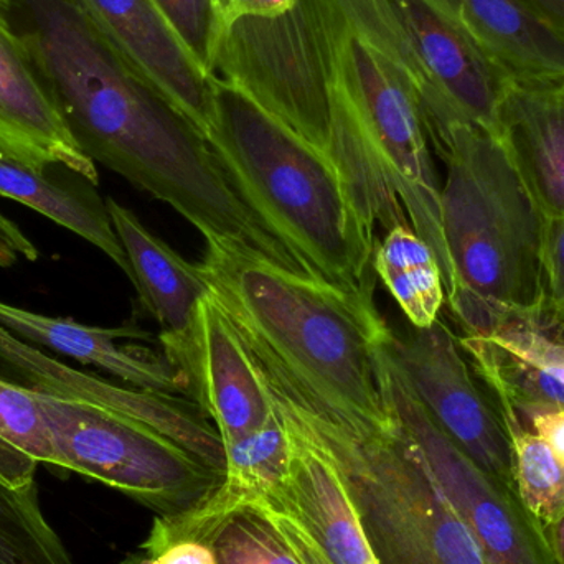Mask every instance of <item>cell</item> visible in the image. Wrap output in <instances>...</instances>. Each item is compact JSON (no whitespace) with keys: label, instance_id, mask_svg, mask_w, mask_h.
Listing matches in <instances>:
<instances>
[{"label":"cell","instance_id":"obj_3","mask_svg":"<svg viewBox=\"0 0 564 564\" xmlns=\"http://www.w3.org/2000/svg\"><path fill=\"white\" fill-rule=\"evenodd\" d=\"M207 141L245 204L315 278L373 299L377 231L330 159L212 76Z\"/></svg>","mask_w":564,"mask_h":564},{"label":"cell","instance_id":"obj_4","mask_svg":"<svg viewBox=\"0 0 564 564\" xmlns=\"http://www.w3.org/2000/svg\"><path fill=\"white\" fill-rule=\"evenodd\" d=\"M430 142L447 169L441 187L446 297L464 334L489 335L507 318L543 315L549 218L502 142L473 124H453Z\"/></svg>","mask_w":564,"mask_h":564},{"label":"cell","instance_id":"obj_27","mask_svg":"<svg viewBox=\"0 0 564 564\" xmlns=\"http://www.w3.org/2000/svg\"><path fill=\"white\" fill-rule=\"evenodd\" d=\"M484 337L564 387V332L545 315L507 318Z\"/></svg>","mask_w":564,"mask_h":564},{"label":"cell","instance_id":"obj_26","mask_svg":"<svg viewBox=\"0 0 564 564\" xmlns=\"http://www.w3.org/2000/svg\"><path fill=\"white\" fill-rule=\"evenodd\" d=\"M0 564H73L43 517L36 484L13 489L0 480Z\"/></svg>","mask_w":564,"mask_h":564},{"label":"cell","instance_id":"obj_15","mask_svg":"<svg viewBox=\"0 0 564 564\" xmlns=\"http://www.w3.org/2000/svg\"><path fill=\"white\" fill-rule=\"evenodd\" d=\"M0 155L40 172L58 165L99 184L95 162L76 142L25 36L10 22L7 0H0Z\"/></svg>","mask_w":564,"mask_h":564},{"label":"cell","instance_id":"obj_18","mask_svg":"<svg viewBox=\"0 0 564 564\" xmlns=\"http://www.w3.org/2000/svg\"><path fill=\"white\" fill-rule=\"evenodd\" d=\"M105 202L131 264V282L149 314L161 325L162 348L178 367L191 340L198 305L210 294V284L200 264L184 260L152 234L134 212L112 197Z\"/></svg>","mask_w":564,"mask_h":564},{"label":"cell","instance_id":"obj_2","mask_svg":"<svg viewBox=\"0 0 564 564\" xmlns=\"http://www.w3.org/2000/svg\"><path fill=\"white\" fill-rule=\"evenodd\" d=\"M200 268L268 377L344 426L388 423L377 354L391 330L373 299L217 243Z\"/></svg>","mask_w":564,"mask_h":564},{"label":"cell","instance_id":"obj_17","mask_svg":"<svg viewBox=\"0 0 564 564\" xmlns=\"http://www.w3.org/2000/svg\"><path fill=\"white\" fill-rule=\"evenodd\" d=\"M496 135L549 220H564V79L510 78Z\"/></svg>","mask_w":564,"mask_h":564},{"label":"cell","instance_id":"obj_31","mask_svg":"<svg viewBox=\"0 0 564 564\" xmlns=\"http://www.w3.org/2000/svg\"><path fill=\"white\" fill-rule=\"evenodd\" d=\"M503 408L517 414L520 423L542 437L555 456L564 463V406L560 404H522L517 408Z\"/></svg>","mask_w":564,"mask_h":564},{"label":"cell","instance_id":"obj_35","mask_svg":"<svg viewBox=\"0 0 564 564\" xmlns=\"http://www.w3.org/2000/svg\"><path fill=\"white\" fill-rule=\"evenodd\" d=\"M295 0H228L224 22L235 17H276L288 12Z\"/></svg>","mask_w":564,"mask_h":564},{"label":"cell","instance_id":"obj_37","mask_svg":"<svg viewBox=\"0 0 564 564\" xmlns=\"http://www.w3.org/2000/svg\"><path fill=\"white\" fill-rule=\"evenodd\" d=\"M550 546L558 564H564V516L546 529Z\"/></svg>","mask_w":564,"mask_h":564},{"label":"cell","instance_id":"obj_38","mask_svg":"<svg viewBox=\"0 0 564 564\" xmlns=\"http://www.w3.org/2000/svg\"><path fill=\"white\" fill-rule=\"evenodd\" d=\"M19 254L13 251V248L0 237V268H10L17 263Z\"/></svg>","mask_w":564,"mask_h":564},{"label":"cell","instance_id":"obj_23","mask_svg":"<svg viewBox=\"0 0 564 564\" xmlns=\"http://www.w3.org/2000/svg\"><path fill=\"white\" fill-rule=\"evenodd\" d=\"M373 270L414 328L440 321L446 301L440 261L411 225H397L388 231L375 251Z\"/></svg>","mask_w":564,"mask_h":564},{"label":"cell","instance_id":"obj_19","mask_svg":"<svg viewBox=\"0 0 564 564\" xmlns=\"http://www.w3.org/2000/svg\"><path fill=\"white\" fill-rule=\"evenodd\" d=\"M285 424L292 441L288 476L258 499L292 517L328 563L378 564L334 467L288 421Z\"/></svg>","mask_w":564,"mask_h":564},{"label":"cell","instance_id":"obj_28","mask_svg":"<svg viewBox=\"0 0 564 564\" xmlns=\"http://www.w3.org/2000/svg\"><path fill=\"white\" fill-rule=\"evenodd\" d=\"M0 437L36 463L53 464L52 440L35 391L0 378Z\"/></svg>","mask_w":564,"mask_h":564},{"label":"cell","instance_id":"obj_10","mask_svg":"<svg viewBox=\"0 0 564 564\" xmlns=\"http://www.w3.org/2000/svg\"><path fill=\"white\" fill-rule=\"evenodd\" d=\"M390 338V337H388ZM377 354L384 404L406 431L460 519L492 564H558L549 535L516 489L480 469L426 413L388 351Z\"/></svg>","mask_w":564,"mask_h":564},{"label":"cell","instance_id":"obj_12","mask_svg":"<svg viewBox=\"0 0 564 564\" xmlns=\"http://www.w3.org/2000/svg\"><path fill=\"white\" fill-rule=\"evenodd\" d=\"M0 364L25 381L30 390L105 408L141 421L184 447L208 469L227 476V456L220 433L202 408L187 398L119 387L105 378L76 370L65 361L50 357L42 348L15 337L2 325Z\"/></svg>","mask_w":564,"mask_h":564},{"label":"cell","instance_id":"obj_40","mask_svg":"<svg viewBox=\"0 0 564 564\" xmlns=\"http://www.w3.org/2000/svg\"><path fill=\"white\" fill-rule=\"evenodd\" d=\"M228 0H220L221 10H225V7H227Z\"/></svg>","mask_w":564,"mask_h":564},{"label":"cell","instance_id":"obj_21","mask_svg":"<svg viewBox=\"0 0 564 564\" xmlns=\"http://www.w3.org/2000/svg\"><path fill=\"white\" fill-rule=\"evenodd\" d=\"M512 78L564 79V35L527 0H451Z\"/></svg>","mask_w":564,"mask_h":564},{"label":"cell","instance_id":"obj_11","mask_svg":"<svg viewBox=\"0 0 564 564\" xmlns=\"http://www.w3.org/2000/svg\"><path fill=\"white\" fill-rule=\"evenodd\" d=\"M391 360L434 423L480 467L516 489L512 444L502 414L474 380L459 338L441 321L388 338Z\"/></svg>","mask_w":564,"mask_h":564},{"label":"cell","instance_id":"obj_7","mask_svg":"<svg viewBox=\"0 0 564 564\" xmlns=\"http://www.w3.org/2000/svg\"><path fill=\"white\" fill-rule=\"evenodd\" d=\"M355 35L390 59L413 86L427 135L453 124L496 134L512 76L467 29L451 0H334Z\"/></svg>","mask_w":564,"mask_h":564},{"label":"cell","instance_id":"obj_36","mask_svg":"<svg viewBox=\"0 0 564 564\" xmlns=\"http://www.w3.org/2000/svg\"><path fill=\"white\" fill-rule=\"evenodd\" d=\"M527 2L564 35V0H527Z\"/></svg>","mask_w":564,"mask_h":564},{"label":"cell","instance_id":"obj_9","mask_svg":"<svg viewBox=\"0 0 564 564\" xmlns=\"http://www.w3.org/2000/svg\"><path fill=\"white\" fill-rule=\"evenodd\" d=\"M35 391L55 466L121 490L158 516H178L225 477L154 427L124 414Z\"/></svg>","mask_w":564,"mask_h":564},{"label":"cell","instance_id":"obj_25","mask_svg":"<svg viewBox=\"0 0 564 564\" xmlns=\"http://www.w3.org/2000/svg\"><path fill=\"white\" fill-rule=\"evenodd\" d=\"M225 456L224 487L230 492L250 500L276 487L288 476L292 456L291 434L278 406L267 424L225 444Z\"/></svg>","mask_w":564,"mask_h":564},{"label":"cell","instance_id":"obj_5","mask_svg":"<svg viewBox=\"0 0 564 564\" xmlns=\"http://www.w3.org/2000/svg\"><path fill=\"white\" fill-rule=\"evenodd\" d=\"M264 378L285 421L334 467L378 564H492L388 408L384 426L354 430Z\"/></svg>","mask_w":564,"mask_h":564},{"label":"cell","instance_id":"obj_39","mask_svg":"<svg viewBox=\"0 0 564 564\" xmlns=\"http://www.w3.org/2000/svg\"><path fill=\"white\" fill-rule=\"evenodd\" d=\"M119 564H145L144 556H142V553H132V555L126 556L124 560H122Z\"/></svg>","mask_w":564,"mask_h":564},{"label":"cell","instance_id":"obj_16","mask_svg":"<svg viewBox=\"0 0 564 564\" xmlns=\"http://www.w3.org/2000/svg\"><path fill=\"white\" fill-rule=\"evenodd\" d=\"M0 325L15 337L91 365L131 388L192 400L187 375L165 354L152 348V335L139 325L95 327L72 318L50 317L0 301Z\"/></svg>","mask_w":564,"mask_h":564},{"label":"cell","instance_id":"obj_32","mask_svg":"<svg viewBox=\"0 0 564 564\" xmlns=\"http://www.w3.org/2000/svg\"><path fill=\"white\" fill-rule=\"evenodd\" d=\"M145 564H218L214 550L204 540L181 539L162 545H141Z\"/></svg>","mask_w":564,"mask_h":564},{"label":"cell","instance_id":"obj_14","mask_svg":"<svg viewBox=\"0 0 564 564\" xmlns=\"http://www.w3.org/2000/svg\"><path fill=\"white\" fill-rule=\"evenodd\" d=\"M178 367L191 381L192 401L214 421L224 444L263 426L276 411L257 358L212 289Z\"/></svg>","mask_w":564,"mask_h":564},{"label":"cell","instance_id":"obj_24","mask_svg":"<svg viewBox=\"0 0 564 564\" xmlns=\"http://www.w3.org/2000/svg\"><path fill=\"white\" fill-rule=\"evenodd\" d=\"M499 411L512 444L517 494L546 530L564 516V463L516 413L503 408Z\"/></svg>","mask_w":564,"mask_h":564},{"label":"cell","instance_id":"obj_22","mask_svg":"<svg viewBox=\"0 0 564 564\" xmlns=\"http://www.w3.org/2000/svg\"><path fill=\"white\" fill-rule=\"evenodd\" d=\"M0 197L25 205L78 235L102 251L132 281L131 264L106 202L95 192L66 187L46 177V172L0 155Z\"/></svg>","mask_w":564,"mask_h":564},{"label":"cell","instance_id":"obj_34","mask_svg":"<svg viewBox=\"0 0 564 564\" xmlns=\"http://www.w3.org/2000/svg\"><path fill=\"white\" fill-rule=\"evenodd\" d=\"M39 464L29 454L22 453L0 437V480L3 484L13 489L32 486L35 484Z\"/></svg>","mask_w":564,"mask_h":564},{"label":"cell","instance_id":"obj_30","mask_svg":"<svg viewBox=\"0 0 564 564\" xmlns=\"http://www.w3.org/2000/svg\"><path fill=\"white\" fill-rule=\"evenodd\" d=\"M543 315L564 330V220L546 225Z\"/></svg>","mask_w":564,"mask_h":564},{"label":"cell","instance_id":"obj_8","mask_svg":"<svg viewBox=\"0 0 564 564\" xmlns=\"http://www.w3.org/2000/svg\"><path fill=\"white\" fill-rule=\"evenodd\" d=\"M340 78L360 128L384 228L411 225L433 248L447 289L451 267L441 224V185L413 86L350 26L341 48Z\"/></svg>","mask_w":564,"mask_h":564},{"label":"cell","instance_id":"obj_33","mask_svg":"<svg viewBox=\"0 0 564 564\" xmlns=\"http://www.w3.org/2000/svg\"><path fill=\"white\" fill-rule=\"evenodd\" d=\"M257 500L267 509V512L270 513L271 519L274 520L282 535L285 536L289 545L294 550L295 555L301 558L302 564H330L327 562V558H325L324 553L315 545L314 540L307 535V532H305L292 517L281 512V510L267 506L261 499Z\"/></svg>","mask_w":564,"mask_h":564},{"label":"cell","instance_id":"obj_29","mask_svg":"<svg viewBox=\"0 0 564 564\" xmlns=\"http://www.w3.org/2000/svg\"><path fill=\"white\" fill-rule=\"evenodd\" d=\"M154 2L169 23L174 26L185 46L208 72L215 43L224 25L220 0H154Z\"/></svg>","mask_w":564,"mask_h":564},{"label":"cell","instance_id":"obj_6","mask_svg":"<svg viewBox=\"0 0 564 564\" xmlns=\"http://www.w3.org/2000/svg\"><path fill=\"white\" fill-rule=\"evenodd\" d=\"M347 33L334 0H295L276 17H235L221 25L208 73L250 96L345 177L337 86Z\"/></svg>","mask_w":564,"mask_h":564},{"label":"cell","instance_id":"obj_1","mask_svg":"<svg viewBox=\"0 0 564 564\" xmlns=\"http://www.w3.org/2000/svg\"><path fill=\"white\" fill-rule=\"evenodd\" d=\"M17 3L36 66L95 164L171 205L207 243L307 273L245 204L207 138L142 82L69 0Z\"/></svg>","mask_w":564,"mask_h":564},{"label":"cell","instance_id":"obj_13","mask_svg":"<svg viewBox=\"0 0 564 564\" xmlns=\"http://www.w3.org/2000/svg\"><path fill=\"white\" fill-rule=\"evenodd\" d=\"M116 55L207 138L212 76L154 0H69Z\"/></svg>","mask_w":564,"mask_h":564},{"label":"cell","instance_id":"obj_20","mask_svg":"<svg viewBox=\"0 0 564 564\" xmlns=\"http://www.w3.org/2000/svg\"><path fill=\"white\" fill-rule=\"evenodd\" d=\"M181 539L207 542L218 564H302L267 509L225 489L224 482L178 516H155L142 545Z\"/></svg>","mask_w":564,"mask_h":564}]
</instances>
